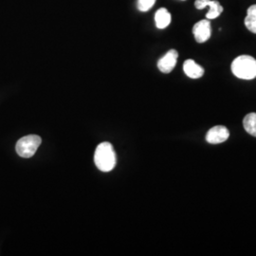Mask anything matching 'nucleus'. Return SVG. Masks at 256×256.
Returning <instances> with one entry per match:
<instances>
[{
  "label": "nucleus",
  "instance_id": "1",
  "mask_svg": "<svg viewBox=\"0 0 256 256\" xmlns=\"http://www.w3.org/2000/svg\"><path fill=\"white\" fill-rule=\"evenodd\" d=\"M94 162L97 168L102 172H110L114 169L117 162V158L112 144L110 142L100 144L94 154Z\"/></svg>",
  "mask_w": 256,
  "mask_h": 256
},
{
  "label": "nucleus",
  "instance_id": "2",
  "mask_svg": "<svg viewBox=\"0 0 256 256\" xmlns=\"http://www.w3.org/2000/svg\"><path fill=\"white\" fill-rule=\"evenodd\" d=\"M232 72L239 79L252 80L256 77V60L250 55H241L232 63Z\"/></svg>",
  "mask_w": 256,
  "mask_h": 256
},
{
  "label": "nucleus",
  "instance_id": "3",
  "mask_svg": "<svg viewBox=\"0 0 256 256\" xmlns=\"http://www.w3.org/2000/svg\"><path fill=\"white\" fill-rule=\"evenodd\" d=\"M41 142V138L37 135H28L21 138L16 142V153L22 158H28L36 154Z\"/></svg>",
  "mask_w": 256,
  "mask_h": 256
},
{
  "label": "nucleus",
  "instance_id": "4",
  "mask_svg": "<svg viewBox=\"0 0 256 256\" xmlns=\"http://www.w3.org/2000/svg\"><path fill=\"white\" fill-rule=\"evenodd\" d=\"M230 137L228 128L223 126H216L210 128L206 134V140L210 144H218L226 142Z\"/></svg>",
  "mask_w": 256,
  "mask_h": 256
},
{
  "label": "nucleus",
  "instance_id": "5",
  "mask_svg": "<svg viewBox=\"0 0 256 256\" xmlns=\"http://www.w3.org/2000/svg\"><path fill=\"white\" fill-rule=\"evenodd\" d=\"M194 6L196 9L198 10L204 9L205 7H209V12L206 14L207 19L216 18L223 12V7L216 0H196Z\"/></svg>",
  "mask_w": 256,
  "mask_h": 256
},
{
  "label": "nucleus",
  "instance_id": "6",
  "mask_svg": "<svg viewBox=\"0 0 256 256\" xmlns=\"http://www.w3.org/2000/svg\"><path fill=\"white\" fill-rule=\"evenodd\" d=\"M192 34L198 43L206 42L212 34V27L209 20H200L192 28Z\"/></svg>",
  "mask_w": 256,
  "mask_h": 256
},
{
  "label": "nucleus",
  "instance_id": "7",
  "mask_svg": "<svg viewBox=\"0 0 256 256\" xmlns=\"http://www.w3.org/2000/svg\"><path fill=\"white\" fill-rule=\"evenodd\" d=\"M178 54L176 50H170L164 56L158 61V68L164 74H170L174 70Z\"/></svg>",
  "mask_w": 256,
  "mask_h": 256
},
{
  "label": "nucleus",
  "instance_id": "8",
  "mask_svg": "<svg viewBox=\"0 0 256 256\" xmlns=\"http://www.w3.org/2000/svg\"><path fill=\"white\" fill-rule=\"evenodd\" d=\"M183 70L189 78L192 79H198L204 74V68L192 59H188L184 62Z\"/></svg>",
  "mask_w": 256,
  "mask_h": 256
},
{
  "label": "nucleus",
  "instance_id": "9",
  "mask_svg": "<svg viewBox=\"0 0 256 256\" xmlns=\"http://www.w3.org/2000/svg\"><path fill=\"white\" fill-rule=\"evenodd\" d=\"M156 26L160 30L165 28L171 23V14L165 8L158 10L155 16Z\"/></svg>",
  "mask_w": 256,
  "mask_h": 256
},
{
  "label": "nucleus",
  "instance_id": "10",
  "mask_svg": "<svg viewBox=\"0 0 256 256\" xmlns=\"http://www.w3.org/2000/svg\"><path fill=\"white\" fill-rule=\"evenodd\" d=\"M245 26L250 32L256 34V5H252L247 10Z\"/></svg>",
  "mask_w": 256,
  "mask_h": 256
},
{
  "label": "nucleus",
  "instance_id": "11",
  "mask_svg": "<svg viewBox=\"0 0 256 256\" xmlns=\"http://www.w3.org/2000/svg\"><path fill=\"white\" fill-rule=\"evenodd\" d=\"M243 126L250 135L256 137V113H250L243 120Z\"/></svg>",
  "mask_w": 256,
  "mask_h": 256
},
{
  "label": "nucleus",
  "instance_id": "12",
  "mask_svg": "<svg viewBox=\"0 0 256 256\" xmlns=\"http://www.w3.org/2000/svg\"><path fill=\"white\" fill-rule=\"evenodd\" d=\"M156 0H138V9L140 12H147L154 6Z\"/></svg>",
  "mask_w": 256,
  "mask_h": 256
}]
</instances>
